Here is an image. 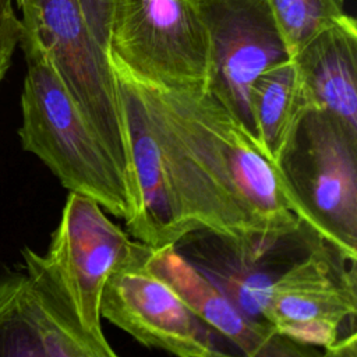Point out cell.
<instances>
[{"mask_svg":"<svg viewBox=\"0 0 357 357\" xmlns=\"http://www.w3.org/2000/svg\"><path fill=\"white\" fill-rule=\"evenodd\" d=\"M22 33L31 36L50 60L85 120L116 163L138 215L130 142L121 96L106 52L93 38L79 0H36ZM127 229V230H130Z\"/></svg>","mask_w":357,"mask_h":357,"instance_id":"cell-4","label":"cell"},{"mask_svg":"<svg viewBox=\"0 0 357 357\" xmlns=\"http://www.w3.org/2000/svg\"><path fill=\"white\" fill-rule=\"evenodd\" d=\"M148 268L163 279L185 305L209 328L223 335L250 357H303L317 354L279 333L262 319L247 315L206 273L174 244L149 248Z\"/></svg>","mask_w":357,"mask_h":357,"instance_id":"cell-10","label":"cell"},{"mask_svg":"<svg viewBox=\"0 0 357 357\" xmlns=\"http://www.w3.org/2000/svg\"><path fill=\"white\" fill-rule=\"evenodd\" d=\"M148 251L149 247L139 241L110 273L100 296V317L146 347L180 357L222 356L213 329L148 268Z\"/></svg>","mask_w":357,"mask_h":357,"instance_id":"cell-8","label":"cell"},{"mask_svg":"<svg viewBox=\"0 0 357 357\" xmlns=\"http://www.w3.org/2000/svg\"><path fill=\"white\" fill-rule=\"evenodd\" d=\"M303 223L325 243L357 258V134L310 109L279 162Z\"/></svg>","mask_w":357,"mask_h":357,"instance_id":"cell-5","label":"cell"},{"mask_svg":"<svg viewBox=\"0 0 357 357\" xmlns=\"http://www.w3.org/2000/svg\"><path fill=\"white\" fill-rule=\"evenodd\" d=\"M20 46L26 61L18 130L22 148L38 156L68 191L95 199L127 227L134 205L110 153L39 45L22 33Z\"/></svg>","mask_w":357,"mask_h":357,"instance_id":"cell-2","label":"cell"},{"mask_svg":"<svg viewBox=\"0 0 357 357\" xmlns=\"http://www.w3.org/2000/svg\"><path fill=\"white\" fill-rule=\"evenodd\" d=\"M138 81L213 187L262 237L293 233L304 225L280 167L206 88H166Z\"/></svg>","mask_w":357,"mask_h":357,"instance_id":"cell-1","label":"cell"},{"mask_svg":"<svg viewBox=\"0 0 357 357\" xmlns=\"http://www.w3.org/2000/svg\"><path fill=\"white\" fill-rule=\"evenodd\" d=\"M138 243L95 199L70 191L47 251L22 250L26 273L53 296L100 357L116 356L102 329L100 296L110 273Z\"/></svg>","mask_w":357,"mask_h":357,"instance_id":"cell-3","label":"cell"},{"mask_svg":"<svg viewBox=\"0 0 357 357\" xmlns=\"http://www.w3.org/2000/svg\"><path fill=\"white\" fill-rule=\"evenodd\" d=\"M79 4L93 38L106 52L109 20L113 0H79Z\"/></svg>","mask_w":357,"mask_h":357,"instance_id":"cell-17","label":"cell"},{"mask_svg":"<svg viewBox=\"0 0 357 357\" xmlns=\"http://www.w3.org/2000/svg\"><path fill=\"white\" fill-rule=\"evenodd\" d=\"M209 40L206 89L254 135L250 92L268 68L290 59L268 0H191Z\"/></svg>","mask_w":357,"mask_h":357,"instance_id":"cell-9","label":"cell"},{"mask_svg":"<svg viewBox=\"0 0 357 357\" xmlns=\"http://www.w3.org/2000/svg\"><path fill=\"white\" fill-rule=\"evenodd\" d=\"M250 109L254 137L279 166L301 119L312 109L293 59L268 68L254 81Z\"/></svg>","mask_w":357,"mask_h":357,"instance_id":"cell-14","label":"cell"},{"mask_svg":"<svg viewBox=\"0 0 357 357\" xmlns=\"http://www.w3.org/2000/svg\"><path fill=\"white\" fill-rule=\"evenodd\" d=\"M110 66L121 96L139 201L137 219L128 233L149 248L176 245L188 234L170 188L166 163L148 107L131 74L114 63Z\"/></svg>","mask_w":357,"mask_h":357,"instance_id":"cell-11","label":"cell"},{"mask_svg":"<svg viewBox=\"0 0 357 357\" xmlns=\"http://www.w3.org/2000/svg\"><path fill=\"white\" fill-rule=\"evenodd\" d=\"M268 6L290 59L349 15L343 0H268Z\"/></svg>","mask_w":357,"mask_h":357,"instance_id":"cell-15","label":"cell"},{"mask_svg":"<svg viewBox=\"0 0 357 357\" xmlns=\"http://www.w3.org/2000/svg\"><path fill=\"white\" fill-rule=\"evenodd\" d=\"M22 35L21 18L17 17L11 0H0V82L10 68L13 54Z\"/></svg>","mask_w":357,"mask_h":357,"instance_id":"cell-16","label":"cell"},{"mask_svg":"<svg viewBox=\"0 0 357 357\" xmlns=\"http://www.w3.org/2000/svg\"><path fill=\"white\" fill-rule=\"evenodd\" d=\"M106 53L135 78L166 88H206L211 52L191 0H113Z\"/></svg>","mask_w":357,"mask_h":357,"instance_id":"cell-6","label":"cell"},{"mask_svg":"<svg viewBox=\"0 0 357 357\" xmlns=\"http://www.w3.org/2000/svg\"><path fill=\"white\" fill-rule=\"evenodd\" d=\"M0 357H100L29 273L0 275Z\"/></svg>","mask_w":357,"mask_h":357,"instance_id":"cell-12","label":"cell"},{"mask_svg":"<svg viewBox=\"0 0 357 357\" xmlns=\"http://www.w3.org/2000/svg\"><path fill=\"white\" fill-rule=\"evenodd\" d=\"M18 8L21 10V22H29L36 10V0H15Z\"/></svg>","mask_w":357,"mask_h":357,"instance_id":"cell-18","label":"cell"},{"mask_svg":"<svg viewBox=\"0 0 357 357\" xmlns=\"http://www.w3.org/2000/svg\"><path fill=\"white\" fill-rule=\"evenodd\" d=\"M308 99L357 134V22L347 15L293 57Z\"/></svg>","mask_w":357,"mask_h":357,"instance_id":"cell-13","label":"cell"},{"mask_svg":"<svg viewBox=\"0 0 357 357\" xmlns=\"http://www.w3.org/2000/svg\"><path fill=\"white\" fill-rule=\"evenodd\" d=\"M356 259L319 240L271 284L262 319L279 333L328 356L357 337Z\"/></svg>","mask_w":357,"mask_h":357,"instance_id":"cell-7","label":"cell"}]
</instances>
